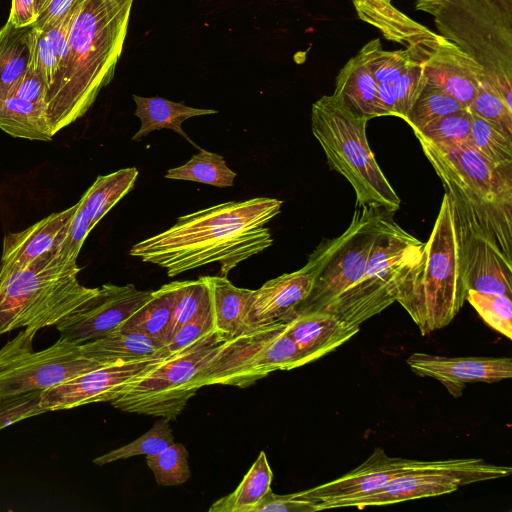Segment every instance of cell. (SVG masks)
<instances>
[{"label": "cell", "mask_w": 512, "mask_h": 512, "mask_svg": "<svg viewBox=\"0 0 512 512\" xmlns=\"http://www.w3.org/2000/svg\"><path fill=\"white\" fill-rule=\"evenodd\" d=\"M283 201L256 197L229 201L177 218L170 228L132 246L130 255L158 265L169 277L219 263L221 276L273 243L265 225Z\"/></svg>", "instance_id": "cell-1"}, {"label": "cell", "mask_w": 512, "mask_h": 512, "mask_svg": "<svg viewBox=\"0 0 512 512\" xmlns=\"http://www.w3.org/2000/svg\"><path fill=\"white\" fill-rule=\"evenodd\" d=\"M133 0H80L66 64L50 89L46 116L53 135L81 118L113 78Z\"/></svg>", "instance_id": "cell-2"}, {"label": "cell", "mask_w": 512, "mask_h": 512, "mask_svg": "<svg viewBox=\"0 0 512 512\" xmlns=\"http://www.w3.org/2000/svg\"><path fill=\"white\" fill-rule=\"evenodd\" d=\"M414 135L452 202L457 222L512 261V167H495L466 145Z\"/></svg>", "instance_id": "cell-3"}, {"label": "cell", "mask_w": 512, "mask_h": 512, "mask_svg": "<svg viewBox=\"0 0 512 512\" xmlns=\"http://www.w3.org/2000/svg\"><path fill=\"white\" fill-rule=\"evenodd\" d=\"M77 259L60 248L26 266L0 270V336L18 328L56 326L98 291L80 284Z\"/></svg>", "instance_id": "cell-4"}, {"label": "cell", "mask_w": 512, "mask_h": 512, "mask_svg": "<svg viewBox=\"0 0 512 512\" xmlns=\"http://www.w3.org/2000/svg\"><path fill=\"white\" fill-rule=\"evenodd\" d=\"M454 208L445 193L420 260L404 276L396 302L423 336L447 326L466 301Z\"/></svg>", "instance_id": "cell-5"}, {"label": "cell", "mask_w": 512, "mask_h": 512, "mask_svg": "<svg viewBox=\"0 0 512 512\" xmlns=\"http://www.w3.org/2000/svg\"><path fill=\"white\" fill-rule=\"evenodd\" d=\"M368 119L355 115L334 93L312 104L311 129L328 165L352 186L357 206L389 212L401 199L379 167L366 136Z\"/></svg>", "instance_id": "cell-6"}, {"label": "cell", "mask_w": 512, "mask_h": 512, "mask_svg": "<svg viewBox=\"0 0 512 512\" xmlns=\"http://www.w3.org/2000/svg\"><path fill=\"white\" fill-rule=\"evenodd\" d=\"M432 16L438 34L482 67L512 109V0H448Z\"/></svg>", "instance_id": "cell-7"}, {"label": "cell", "mask_w": 512, "mask_h": 512, "mask_svg": "<svg viewBox=\"0 0 512 512\" xmlns=\"http://www.w3.org/2000/svg\"><path fill=\"white\" fill-rule=\"evenodd\" d=\"M424 242L404 230L393 212L385 219L362 277L324 310L358 326L396 302L406 273L420 260Z\"/></svg>", "instance_id": "cell-8"}, {"label": "cell", "mask_w": 512, "mask_h": 512, "mask_svg": "<svg viewBox=\"0 0 512 512\" xmlns=\"http://www.w3.org/2000/svg\"><path fill=\"white\" fill-rule=\"evenodd\" d=\"M357 207L343 233L322 240L308 255L305 266L313 283L295 314L324 310L364 274L375 241L392 212L372 206Z\"/></svg>", "instance_id": "cell-9"}, {"label": "cell", "mask_w": 512, "mask_h": 512, "mask_svg": "<svg viewBox=\"0 0 512 512\" xmlns=\"http://www.w3.org/2000/svg\"><path fill=\"white\" fill-rule=\"evenodd\" d=\"M225 340L217 333L168 356L124 386L111 405L127 413L176 419L203 387L202 376Z\"/></svg>", "instance_id": "cell-10"}, {"label": "cell", "mask_w": 512, "mask_h": 512, "mask_svg": "<svg viewBox=\"0 0 512 512\" xmlns=\"http://www.w3.org/2000/svg\"><path fill=\"white\" fill-rule=\"evenodd\" d=\"M287 321L258 324L252 330L223 341L202 376V386L248 387L275 371L306 364L286 333Z\"/></svg>", "instance_id": "cell-11"}, {"label": "cell", "mask_w": 512, "mask_h": 512, "mask_svg": "<svg viewBox=\"0 0 512 512\" xmlns=\"http://www.w3.org/2000/svg\"><path fill=\"white\" fill-rule=\"evenodd\" d=\"M37 331L23 329L0 349V395L44 391L104 364L87 357L81 344L60 338L33 349Z\"/></svg>", "instance_id": "cell-12"}, {"label": "cell", "mask_w": 512, "mask_h": 512, "mask_svg": "<svg viewBox=\"0 0 512 512\" xmlns=\"http://www.w3.org/2000/svg\"><path fill=\"white\" fill-rule=\"evenodd\" d=\"M509 466L488 463L479 458L450 459L445 465L414 470L398 476L381 489L348 499L318 503L316 512L332 508L396 504L402 501L452 493L461 486L511 475Z\"/></svg>", "instance_id": "cell-13"}, {"label": "cell", "mask_w": 512, "mask_h": 512, "mask_svg": "<svg viewBox=\"0 0 512 512\" xmlns=\"http://www.w3.org/2000/svg\"><path fill=\"white\" fill-rule=\"evenodd\" d=\"M152 293L133 284H104L86 304L55 327L60 338L76 344L103 338L117 331Z\"/></svg>", "instance_id": "cell-14"}, {"label": "cell", "mask_w": 512, "mask_h": 512, "mask_svg": "<svg viewBox=\"0 0 512 512\" xmlns=\"http://www.w3.org/2000/svg\"><path fill=\"white\" fill-rule=\"evenodd\" d=\"M167 357L117 362L77 375L44 390L41 395V407L49 412L68 410L91 403L111 402L124 386Z\"/></svg>", "instance_id": "cell-15"}, {"label": "cell", "mask_w": 512, "mask_h": 512, "mask_svg": "<svg viewBox=\"0 0 512 512\" xmlns=\"http://www.w3.org/2000/svg\"><path fill=\"white\" fill-rule=\"evenodd\" d=\"M449 460L421 461L390 457L382 448L377 447L364 462L348 473L319 486L295 492L294 495L315 505L327 501L360 497L381 489L405 473L442 466Z\"/></svg>", "instance_id": "cell-16"}, {"label": "cell", "mask_w": 512, "mask_h": 512, "mask_svg": "<svg viewBox=\"0 0 512 512\" xmlns=\"http://www.w3.org/2000/svg\"><path fill=\"white\" fill-rule=\"evenodd\" d=\"M406 363L419 376L440 381L454 397H459L469 383H493L512 377L509 357H445L416 352Z\"/></svg>", "instance_id": "cell-17"}, {"label": "cell", "mask_w": 512, "mask_h": 512, "mask_svg": "<svg viewBox=\"0 0 512 512\" xmlns=\"http://www.w3.org/2000/svg\"><path fill=\"white\" fill-rule=\"evenodd\" d=\"M457 221V220H456ZM466 290L512 296V261L488 239L457 222Z\"/></svg>", "instance_id": "cell-18"}, {"label": "cell", "mask_w": 512, "mask_h": 512, "mask_svg": "<svg viewBox=\"0 0 512 512\" xmlns=\"http://www.w3.org/2000/svg\"><path fill=\"white\" fill-rule=\"evenodd\" d=\"M358 17L378 29L389 41L405 46L414 60L427 59L444 37L398 10L391 0H352Z\"/></svg>", "instance_id": "cell-19"}, {"label": "cell", "mask_w": 512, "mask_h": 512, "mask_svg": "<svg viewBox=\"0 0 512 512\" xmlns=\"http://www.w3.org/2000/svg\"><path fill=\"white\" fill-rule=\"evenodd\" d=\"M422 66L428 83L469 109L484 79L483 69L474 59L444 38Z\"/></svg>", "instance_id": "cell-20"}, {"label": "cell", "mask_w": 512, "mask_h": 512, "mask_svg": "<svg viewBox=\"0 0 512 512\" xmlns=\"http://www.w3.org/2000/svg\"><path fill=\"white\" fill-rule=\"evenodd\" d=\"M78 206L79 202L22 231L8 233L3 240L0 270L26 266L44 253L60 248Z\"/></svg>", "instance_id": "cell-21"}, {"label": "cell", "mask_w": 512, "mask_h": 512, "mask_svg": "<svg viewBox=\"0 0 512 512\" xmlns=\"http://www.w3.org/2000/svg\"><path fill=\"white\" fill-rule=\"evenodd\" d=\"M360 330L326 310L296 313L287 321L286 333L300 350L306 364L343 345Z\"/></svg>", "instance_id": "cell-22"}, {"label": "cell", "mask_w": 512, "mask_h": 512, "mask_svg": "<svg viewBox=\"0 0 512 512\" xmlns=\"http://www.w3.org/2000/svg\"><path fill=\"white\" fill-rule=\"evenodd\" d=\"M210 298L215 330L225 339L244 334L258 323L253 316L254 290L236 287L227 276H202Z\"/></svg>", "instance_id": "cell-23"}, {"label": "cell", "mask_w": 512, "mask_h": 512, "mask_svg": "<svg viewBox=\"0 0 512 512\" xmlns=\"http://www.w3.org/2000/svg\"><path fill=\"white\" fill-rule=\"evenodd\" d=\"M313 276L304 265L299 270L268 280L253 294V316L258 324L289 321L309 295Z\"/></svg>", "instance_id": "cell-24"}, {"label": "cell", "mask_w": 512, "mask_h": 512, "mask_svg": "<svg viewBox=\"0 0 512 512\" xmlns=\"http://www.w3.org/2000/svg\"><path fill=\"white\" fill-rule=\"evenodd\" d=\"M136 104L135 115L140 119V128L132 137L140 141L153 131L171 129L199 149L182 129V123L195 116L216 114L213 109L193 108L183 102H173L160 97H142L133 95Z\"/></svg>", "instance_id": "cell-25"}, {"label": "cell", "mask_w": 512, "mask_h": 512, "mask_svg": "<svg viewBox=\"0 0 512 512\" xmlns=\"http://www.w3.org/2000/svg\"><path fill=\"white\" fill-rule=\"evenodd\" d=\"M81 347L87 357L104 364L170 356L162 342L142 334L120 331L81 344Z\"/></svg>", "instance_id": "cell-26"}, {"label": "cell", "mask_w": 512, "mask_h": 512, "mask_svg": "<svg viewBox=\"0 0 512 512\" xmlns=\"http://www.w3.org/2000/svg\"><path fill=\"white\" fill-rule=\"evenodd\" d=\"M377 82L357 54L339 71L334 94L357 116L381 117L377 105Z\"/></svg>", "instance_id": "cell-27"}, {"label": "cell", "mask_w": 512, "mask_h": 512, "mask_svg": "<svg viewBox=\"0 0 512 512\" xmlns=\"http://www.w3.org/2000/svg\"><path fill=\"white\" fill-rule=\"evenodd\" d=\"M175 282L153 291L151 298L137 309L117 331L138 333L162 342L165 346L172 318Z\"/></svg>", "instance_id": "cell-28"}, {"label": "cell", "mask_w": 512, "mask_h": 512, "mask_svg": "<svg viewBox=\"0 0 512 512\" xmlns=\"http://www.w3.org/2000/svg\"><path fill=\"white\" fill-rule=\"evenodd\" d=\"M0 129L27 140L50 141L54 136L44 106L13 96L0 99Z\"/></svg>", "instance_id": "cell-29"}, {"label": "cell", "mask_w": 512, "mask_h": 512, "mask_svg": "<svg viewBox=\"0 0 512 512\" xmlns=\"http://www.w3.org/2000/svg\"><path fill=\"white\" fill-rule=\"evenodd\" d=\"M138 175L137 168L129 167L96 178L80 198L91 229L133 189Z\"/></svg>", "instance_id": "cell-30"}, {"label": "cell", "mask_w": 512, "mask_h": 512, "mask_svg": "<svg viewBox=\"0 0 512 512\" xmlns=\"http://www.w3.org/2000/svg\"><path fill=\"white\" fill-rule=\"evenodd\" d=\"M272 479L273 472L267 456L261 451L238 487L232 493L215 501L209 512H254L271 490Z\"/></svg>", "instance_id": "cell-31"}, {"label": "cell", "mask_w": 512, "mask_h": 512, "mask_svg": "<svg viewBox=\"0 0 512 512\" xmlns=\"http://www.w3.org/2000/svg\"><path fill=\"white\" fill-rule=\"evenodd\" d=\"M30 29L16 28L8 21L0 29V99L28 69Z\"/></svg>", "instance_id": "cell-32"}, {"label": "cell", "mask_w": 512, "mask_h": 512, "mask_svg": "<svg viewBox=\"0 0 512 512\" xmlns=\"http://www.w3.org/2000/svg\"><path fill=\"white\" fill-rule=\"evenodd\" d=\"M236 177L237 174L227 166L221 155L201 148L188 162L169 169L165 174L167 179L198 182L219 188L232 187Z\"/></svg>", "instance_id": "cell-33"}, {"label": "cell", "mask_w": 512, "mask_h": 512, "mask_svg": "<svg viewBox=\"0 0 512 512\" xmlns=\"http://www.w3.org/2000/svg\"><path fill=\"white\" fill-rule=\"evenodd\" d=\"M358 55L377 83H392L416 62L408 49L383 50L378 38L367 42L360 49Z\"/></svg>", "instance_id": "cell-34"}, {"label": "cell", "mask_w": 512, "mask_h": 512, "mask_svg": "<svg viewBox=\"0 0 512 512\" xmlns=\"http://www.w3.org/2000/svg\"><path fill=\"white\" fill-rule=\"evenodd\" d=\"M471 147L495 167H512V139L473 113Z\"/></svg>", "instance_id": "cell-35"}, {"label": "cell", "mask_w": 512, "mask_h": 512, "mask_svg": "<svg viewBox=\"0 0 512 512\" xmlns=\"http://www.w3.org/2000/svg\"><path fill=\"white\" fill-rule=\"evenodd\" d=\"M169 422L170 421L165 418L157 420L142 436L127 445L97 457L93 462L96 465L102 466L134 456H151L160 453L175 442Z\"/></svg>", "instance_id": "cell-36"}, {"label": "cell", "mask_w": 512, "mask_h": 512, "mask_svg": "<svg viewBox=\"0 0 512 512\" xmlns=\"http://www.w3.org/2000/svg\"><path fill=\"white\" fill-rule=\"evenodd\" d=\"M174 282V306L167 343L178 328L210 308L209 291L202 276L197 280Z\"/></svg>", "instance_id": "cell-37"}, {"label": "cell", "mask_w": 512, "mask_h": 512, "mask_svg": "<svg viewBox=\"0 0 512 512\" xmlns=\"http://www.w3.org/2000/svg\"><path fill=\"white\" fill-rule=\"evenodd\" d=\"M463 109L468 108L427 82L404 121L413 131H419L433 120Z\"/></svg>", "instance_id": "cell-38"}, {"label": "cell", "mask_w": 512, "mask_h": 512, "mask_svg": "<svg viewBox=\"0 0 512 512\" xmlns=\"http://www.w3.org/2000/svg\"><path fill=\"white\" fill-rule=\"evenodd\" d=\"M466 301L491 328L512 338V300L504 294L468 290Z\"/></svg>", "instance_id": "cell-39"}, {"label": "cell", "mask_w": 512, "mask_h": 512, "mask_svg": "<svg viewBox=\"0 0 512 512\" xmlns=\"http://www.w3.org/2000/svg\"><path fill=\"white\" fill-rule=\"evenodd\" d=\"M146 463L160 486H176L190 478L188 452L183 444L174 442L158 454L146 456Z\"/></svg>", "instance_id": "cell-40"}, {"label": "cell", "mask_w": 512, "mask_h": 512, "mask_svg": "<svg viewBox=\"0 0 512 512\" xmlns=\"http://www.w3.org/2000/svg\"><path fill=\"white\" fill-rule=\"evenodd\" d=\"M472 113L463 109L427 124L419 131H413L425 139L438 144H459L471 147Z\"/></svg>", "instance_id": "cell-41"}, {"label": "cell", "mask_w": 512, "mask_h": 512, "mask_svg": "<svg viewBox=\"0 0 512 512\" xmlns=\"http://www.w3.org/2000/svg\"><path fill=\"white\" fill-rule=\"evenodd\" d=\"M469 110L512 139V109L484 79L480 82Z\"/></svg>", "instance_id": "cell-42"}, {"label": "cell", "mask_w": 512, "mask_h": 512, "mask_svg": "<svg viewBox=\"0 0 512 512\" xmlns=\"http://www.w3.org/2000/svg\"><path fill=\"white\" fill-rule=\"evenodd\" d=\"M217 333L209 308L178 328L165 347L169 355L179 354Z\"/></svg>", "instance_id": "cell-43"}, {"label": "cell", "mask_w": 512, "mask_h": 512, "mask_svg": "<svg viewBox=\"0 0 512 512\" xmlns=\"http://www.w3.org/2000/svg\"><path fill=\"white\" fill-rule=\"evenodd\" d=\"M427 79L421 62H414L392 82L398 117L405 120L420 96Z\"/></svg>", "instance_id": "cell-44"}, {"label": "cell", "mask_w": 512, "mask_h": 512, "mask_svg": "<svg viewBox=\"0 0 512 512\" xmlns=\"http://www.w3.org/2000/svg\"><path fill=\"white\" fill-rule=\"evenodd\" d=\"M43 391L0 395V430L21 420L47 412L41 407Z\"/></svg>", "instance_id": "cell-45"}, {"label": "cell", "mask_w": 512, "mask_h": 512, "mask_svg": "<svg viewBox=\"0 0 512 512\" xmlns=\"http://www.w3.org/2000/svg\"><path fill=\"white\" fill-rule=\"evenodd\" d=\"M29 39L30 56L28 68L32 69L43 79L49 93L57 76L58 66L56 58L43 30L34 25L31 26Z\"/></svg>", "instance_id": "cell-46"}, {"label": "cell", "mask_w": 512, "mask_h": 512, "mask_svg": "<svg viewBox=\"0 0 512 512\" xmlns=\"http://www.w3.org/2000/svg\"><path fill=\"white\" fill-rule=\"evenodd\" d=\"M75 7L72 8L63 17H61L58 21H56L53 25L43 30L46 40L52 49L57 61V76L62 72L66 64L69 48V32Z\"/></svg>", "instance_id": "cell-47"}, {"label": "cell", "mask_w": 512, "mask_h": 512, "mask_svg": "<svg viewBox=\"0 0 512 512\" xmlns=\"http://www.w3.org/2000/svg\"><path fill=\"white\" fill-rule=\"evenodd\" d=\"M7 96L17 97L46 108L48 88L43 79L32 69L28 68L10 87Z\"/></svg>", "instance_id": "cell-48"}, {"label": "cell", "mask_w": 512, "mask_h": 512, "mask_svg": "<svg viewBox=\"0 0 512 512\" xmlns=\"http://www.w3.org/2000/svg\"><path fill=\"white\" fill-rule=\"evenodd\" d=\"M79 206L70 222L67 234L60 246V251L73 259H77L85 239L92 230L86 209L79 200Z\"/></svg>", "instance_id": "cell-49"}, {"label": "cell", "mask_w": 512, "mask_h": 512, "mask_svg": "<svg viewBox=\"0 0 512 512\" xmlns=\"http://www.w3.org/2000/svg\"><path fill=\"white\" fill-rule=\"evenodd\" d=\"M263 511L316 512V509L314 503L297 498L294 493L287 495H277L270 490L254 510V512Z\"/></svg>", "instance_id": "cell-50"}, {"label": "cell", "mask_w": 512, "mask_h": 512, "mask_svg": "<svg viewBox=\"0 0 512 512\" xmlns=\"http://www.w3.org/2000/svg\"><path fill=\"white\" fill-rule=\"evenodd\" d=\"M80 0H50L46 8L38 15L34 26L41 30L53 25L72 8H74Z\"/></svg>", "instance_id": "cell-51"}, {"label": "cell", "mask_w": 512, "mask_h": 512, "mask_svg": "<svg viewBox=\"0 0 512 512\" xmlns=\"http://www.w3.org/2000/svg\"><path fill=\"white\" fill-rule=\"evenodd\" d=\"M38 18L34 0H12L8 18L16 28L33 26Z\"/></svg>", "instance_id": "cell-52"}, {"label": "cell", "mask_w": 512, "mask_h": 512, "mask_svg": "<svg viewBox=\"0 0 512 512\" xmlns=\"http://www.w3.org/2000/svg\"><path fill=\"white\" fill-rule=\"evenodd\" d=\"M377 105L381 117H398L392 83L382 82L377 84Z\"/></svg>", "instance_id": "cell-53"}, {"label": "cell", "mask_w": 512, "mask_h": 512, "mask_svg": "<svg viewBox=\"0 0 512 512\" xmlns=\"http://www.w3.org/2000/svg\"><path fill=\"white\" fill-rule=\"evenodd\" d=\"M448 0H417L416 9L433 15Z\"/></svg>", "instance_id": "cell-54"}, {"label": "cell", "mask_w": 512, "mask_h": 512, "mask_svg": "<svg viewBox=\"0 0 512 512\" xmlns=\"http://www.w3.org/2000/svg\"><path fill=\"white\" fill-rule=\"evenodd\" d=\"M36 12L39 15L48 5L50 0H34Z\"/></svg>", "instance_id": "cell-55"}]
</instances>
